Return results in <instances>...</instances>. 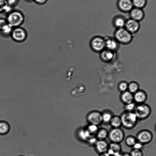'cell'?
I'll return each mask as SVG.
<instances>
[{
	"label": "cell",
	"instance_id": "obj_25",
	"mask_svg": "<svg viewBox=\"0 0 156 156\" xmlns=\"http://www.w3.org/2000/svg\"><path fill=\"white\" fill-rule=\"evenodd\" d=\"M133 7L143 9L146 6L147 0H132Z\"/></svg>",
	"mask_w": 156,
	"mask_h": 156
},
{
	"label": "cell",
	"instance_id": "obj_19",
	"mask_svg": "<svg viewBox=\"0 0 156 156\" xmlns=\"http://www.w3.org/2000/svg\"><path fill=\"white\" fill-rule=\"evenodd\" d=\"M120 99L124 105L132 102L133 101V94L128 90L121 92Z\"/></svg>",
	"mask_w": 156,
	"mask_h": 156
},
{
	"label": "cell",
	"instance_id": "obj_37",
	"mask_svg": "<svg viewBox=\"0 0 156 156\" xmlns=\"http://www.w3.org/2000/svg\"><path fill=\"white\" fill-rule=\"evenodd\" d=\"M119 156H130V155L129 153L125 152L124 153H122Z\"/></svg>",
	"mask_w": 156,
	"mask_h": 156
},
{
	"label": "cell",
	"instance_id": "obj_9",
	"mask_svg": "<svg viewBox=\"0 0 156 156\" xmlns=\"http://www.w3.org/2000/svg\"><path fill=\"white\" fill-rule=\"evenodd\" d=\"M89 124L99 126L103 123L101 112L97 111H93L89 112L87 117Z\"/></svg>",
	"mask_w": 156,
	"mask_h": 156
},
{
	"label": "cell",
	"instance_id": "obj_23",
	"mask_svg": "<svg viewBox=\"0 0 156 156\" xmlns=\"http://www.w3.org/2000/svg\"><path fill=\"white\" fill-rule=\"evenodd\" d=\"M140 89V85L137 82L132 81L128 83V90L133 94Z\"/></svg>",
	"mask_w": 156,
	"mask_h": 156
},
{
	"label": "cell",
	"instance_id": "obj_28",
	"mask_svg": "<svg viewBox=\"0 0 156 156\" xmlns=\"http://www.w3.org/2000/svg\"><path fill=\"white\" fill-rule=\"evenodd\" d=\"M98 126L90 124L86 128V129L92 136L96 135L98 129Z\"/></svg>",
	"mask_w": 156,
	"mask_h": 156
},
{
	"label": "cell",
	"instance_id": "obj_11",
	"mask_svg": "<svg viewBox=\"0 0 156 156\" xmlns=\"http://www.w3.org/2000/svg\"><path fill=\"white\" fill-rule=\"evenodd\" d=\"M116 5L119 10L123 13H129L133 7L132 0H117Z\"/></svg>",
	"mask_w": 156,
	"mask_h": 156
},
{
	"label": "cell",
	"instance_id": "obj_16",
	"mask_svg": "<svg viewBox=\"0 0 156 156\" xmlns=\"http://www.w3.org/2000/svg\"><path fill=\"white\" fill-rule=\"evenodd\" d=\"M126 19L123 16L117 15L112 20V24L115 29L124 27Z\"/></svg>",
	"mask_w": 156,
	"mask_h": 156
},
{
	"label": "cell",
	"instance_id": "obj_4",
	"mask_svg": "<svg viewBox=\"0 0 156 156\" xmlns=\"http://www.w3.org/2000/svg\"><path fill=\"white\" fill-rule=\"evenodd\" d=\"M134 112L138 120H144L150 115L151 109L148 105L144 103L136 105Z\"/></svg>",
	"mask_w": 156,
	"mask_h": 156
},
{
	"label": "cell",
	"instance_id": "obj_40",
	"mask_svg": "<svg viewBox=\"0 0 156 156\" xmlns=\"http://www.w3.org/2000/svg\"><path fill=\"white\" fill-rule=\"evenodd\" d=\"M19 156H24L22 155H19Z\"/></svg>",
	"mask_w": 156,
	"mask_h": 156
},
{
	"label": "cell",
	"instance_id": "obj_33",
	"mask_svg": "<svg viewBox=\"0 0 156 156\" xmlns=\"http://www.w3.org/2000/svg\"><path fill=\"white\" fill-rule=\"evenodd\" d=\"M6 5V0H0V13H3L5 8Z\"/></svg>",
	"mask_w": 156,
	"mask_h": 156
},
{
	"label": "cell",
	"instance_id": "obj_10",
	"mask_svg": "<svg viewBox=\"0 0 156 156\" xmlns=\"http://www.w3.org/2000/svg\"><path fill=\"white\" fill-rule=\"evenodd\" d=\"M124 28L133 35L137 33L140 28V22L130 18L127 19Z\"/></svg>",
	"mask_w": 156,
	"mask_h": 156
},
{
	"label": "cell",
	"instance_id": "obj_17",
	"mask_svg": "<svg viewBox=\"0 0 156 156\" xmlns=\"http://www.w3.org/2000/svg\"><path fill=\"white\" fill-rule=\"evenodd\" d=\"M122 150L120 144L111 142L107 152L111 156H119L122 153Z\"/></svg>",
	"mask_w": 156,
	"mask_h": 156
},
{
	"label": "cell",
	"instance_id": "obj_12",
	"mask_svg": "<svg viewBox=\"0 0 156 156\" xmlns=\"http://www.w3.org/2000/svg\"><path fill=\"white\" fill-rule=\"evenodd\" d=\"M105 48L115 52L119 47V44L114 38L109 36L104 37Z\"/></svg>",
	"mask_w": 156,
	"mask_h": 156
},
{
	"label": "cell",
	"instance_id": "obj_1",
	"mask_svg": "<svg viewBox=\"0 0 156 156\" xmlns=\"http://www.w3.org/2000/svg\"><path fill=\"white\" fill-rule=\"evenodd\" d=\"M5 19L8 23L14 28L21 26L24 22L25 17L21 11L12 9L6 15Z\"/></svg>",
	"mask_w": 156,
	"mask_h": 156
},
{
	"label": "cell",
	"instance_id": "obj_3",
	"mask_svg": "<svg viewBox=\"0 0 156 156\" xmlns=\"http://www.w3.org/2000/svg\"><path fill=\"white\" fill-rule=\"evenodd\" d=\"M122 126L127 129H131L136 125L138 119L134 112L124 111L120 116Z\"/></svg>",
	"mask_w": 156,
	"mask_h": 156
},
{
	"label": "cell",
	"instance_id": "obj_27",
	"mask_svg": "<svg viewBox=\"0 0 156 156\" xmlns=\"http://www.w3.org/2000/svg\"><path fill=\"white\" fill-rule=\"evenodd\" d=\"M12 29L13 28L8 24L0 31V32L3 36L6 37L10 36Z\"/></svg>",
	"mask_w": 156,
	"mask_h": 156
},
{
	"label": "cell",
	"instance_id": "obj_38",
	"mask_svg": "<svg viewBox=\"0 0 156 156\" xmlns=\"http://www.w3.org/2000/svg\"><path fill=\"white\" fill-rule=\"evenodd\" d=\"M99 156H111L107 152L103 154H99Z\"/></svg>",
	"mask_w": 156,
	"mask_h": 156
},
{
	"label": "cell",
	"instance_id": "obj_32",
	"mask_svg": "<svg viewBox=\"0 0 156 156\" xmlns=\"http://www.w3.org/2000/svg\"><path fill=\"white\" fill-rule=\"evenodd\" d=\"M19 0H6V3L8 5L12 8L17 5Z\"/></svg>",
	"mask_w": 156,
	"mask_h": 156
},
{
	"label": "cell",
	"instance_id": "obj_24",
	"mask_svg": "<svg viewBox=\"0 0 156 156\" xmlns=\"http://www.w3.org/2000/svg\"><path fill=\"white\" fill-rule=\"evenodd\" d=\"M101 113L103 123H109L114 115L112 113L111 111L107 110Z\"/></svg>",
	"mask_w": 156,
	"mask_h": 156
},
{
	"label": "cell",
	"instance_id": "obj_8",
	"mask_svg": "<svg viewBox=\"0 0 156 156\" xmlns=\"http://www.w3.org/2000/svg\"><path fill=\"white\" fill-rule=\"evenodd\" d=\"M136 137L138 141L144 145L150 143L153 139V136L150 131L144 129L138 132Z\"/></svg>",
	"mask_w": 156,
	"mask_h": 156
},
{
	"label": "cell",
	"instance_id": "obj_14",
	"mask_svg": "<svg viewBox=\"0 0 156 156\" xmlns=\"http://www.w3.org/2000/svg\"><path fill=\"white\" fill-rule=\"evenodd\" d=\"M129 13L130 18L139 22L143 20L145 16L143 9L135 7H133Z\"/></svg>",
	"mask_w": 156,
	"mask_h": 156
},
{
	"label": "cell",
	"instance_id": "obj_26",
	"mask_svg": "<svg viewBox=\"0 0 156 156\" xmlns=\"http://www.w3.org/2000/svg\"><path fill=\"white\" fill-rule=\"evenodd\" d=\"M137 141L136 137L132 135L128 136L126 137L125 140L126 145L132 147Z\"/></svg>",
	"mask_w": 156,
	"mask_h": 156
},
{
	"label": "cell",
	"instance_id": "obj_29",
	"mask_svg": "<svg viewBox=\"0 0 156 156\" xmlns=\"http://www.w3.org/2000/svg\"><path fill=\"white\" fill-rule=\"evenodd\" d=\"M128 85V83L126 81H121L118 84V89L121 93L127 90Z\"/></svg>",
	"mask_w": 156,
	"mask_h": 156
},
{
	"label": "cell",
	"instance_id": "obj_31",
	"mask_svg": "<svg viewBox=\"0 0 156 156\" xmlns=\"http://www.w3.org/2000/svg\"><path fill=\"white\" fill-rule=\"evenodd\" d=\"M130 156H143L142 150L133 149L129 153Z\"/></svg>",
	"mask_w": 156,
	"mask_h": 156
},
{
	"label": "cell",
	"instance_id": "obj_35",
	"mask_svg": "<svg viewBox=\"0 0 156 156\" xmlns=\"http://www.w3.org/2000/svg\"><path fill=\"white\" fill-rule=\"evenodd\" d=\"M144 145V144L137 141L132 148L133 149L142 150L143 148Z\"/></svg>",
	"mask_w": 156,
	"mask_h": 156
},
{
	"label": "cell",
	"instance_id": "obj_18",
	"mask_svg": "<svg viewBox=\"0 0 156 156\" xmlns=\"http://www.w3.org/2000/svg\"><path fill=\"white\" fill-rule=\"evenodd\" d=\"M94 146L96 151L100 154L107 152L109 144L105 140H98Z\"/></svg>",
	"mask_w": 156,
	"mask_h": 156
},
{
	"label": "cell",
	"instance_id": "obj_5",
	"mask_svg": "<svg viewBox=\"0 0 156 156\" xmlns=\"http://www.w3.org/2000/svg\"><path fill=\"white\" fill-rule=\"evenodd\" d=\"M90 45L93 51L100 53L105 48L104 37L98 35L93 37L90 40Z\"/></svg>",
	"mask_w": 156,
	"mask_h": 156
},
{
	"label": "cell",
	"instance_id": "obj_20",
	"mask_svg": "<svg viewBox=\"0 0 156 156\" xmlns=\"http://www.w3.org/2000/svg\"><path fill=\"white\" fill-rule=\"evenodd\" d=\"M11 126L9 123L5 120L0 121V135H4L10 131Z\"/></svg>",
	"mask_w": 156,
	"mask_h": 156
},
{
	"label": "cell",
	"instance_id": "obj_21",
	"mask_svg": "<svg viewBox=\"0 0 156 156\" xmlns=\"http://www.w3.org/2000/svg\"><path fill=\"white\" fill-rule=\"evenodd\" d=\"M109 123L112 128H120L122 123L120 116L114 115Z\"/></svg>",
	"mask_w": 156,
	"mask_h": 156
},
{
	"label": "cell",
	"instance_id": "obj_13",
	"mask_svg": "<svg viewBox=\"0 0 156 156\" xmlns=\"http://www.w3.org/2000/svg\"><path fill=\"white\" fill-rule=\"evenodd\" d=\"M101 59L105 63H110L113 61L116 56L115 52L105 48L100 53Z\"/></svg>",
	"mask_w": 156,
	"mask_h": 156
},
{
	"label": "cell",
	"instance_id": "obj_2",
	"mask_svg": "<svg viewBox=\"0 0 156 156\" xmlns=\"http://www.w3.org/2000/svg\"><path fill=\"white\" fill-rule=\"evenodd\" d=\"M133 35L124 27L115 29L113 37L119 44L127 45L132 41Z\"/></svg>",
	"mask_w": 156,
	"mask_h": 156
},
{
	"label": "cell",
	"instance_id": "obj_30",
	"mask_svg": "<svg viewBox=\"0 0 156 156\" xmlns=\"http://www.w3.org/2000/svg\"><path fill=\"white\" fill-rule=\"evenodd\" d=\"M136 104L134 101L124 105V108L125 111L129 112H134Z\"/></svg>",
	"mask_w": 156,
	"mask_h": 156
},
{
	"label": "cell",
	"instance_id": "obj_7",
	"mask_svg": "<svg viewBox=\"0 0 156 156\" xmlns=\"http://www.w3.org/2000/svg\"><path fill=\"white\" fill-rule=\"evenodd\" d=\"M124 137V133L120 128H112L108 131V138L111 142L120 144L123 141Z\"/></svg>",
	"mask_w": 156,
	"mask_h": 156
},
{
	"label": "cell",
	"instance_id": "obj_15",
	"mask_svg": "<svg viewBox=\"0 0 156 156\" xmlns=\"http://www.w3.org/2000/svg\"><path fill=\"white\" fill-rule=\"evenodd\" d=\"M133 101L136 104L145 103L148 98V95L144 90L140 89L133 94Z\"/></svg>",
	"mask_w": 156,
	"mask_h": 156
},
{
	"label": "cell",
	"instance_id": "obj_22",
	"mask_svg": "<svg viewBox=\"0 0 156 156\" xmlns=\"http://www.w3.org/2000/svg\"><path fill=\"white\" fill-rule=\"evenodd\" d=\"M108 131L103 128H99L95 136L98 140H105L108 138Z\"/></svg>",
	"mask_w": 156,
	"mask_h": 156
},
{
	"label": "cell",
	"instance_id": "obj_36",
	"mask_svg": "<svg viewBox=\"0 0 156 156\" xmlns=\"http://www.w3.org/2000/svg\"><path fill=\"white\" fill-rule=\"evenodd\" d=\"M48 0H33L36 3L40 5H42L45 4Z\"/></svg>",
	"mask_w": 156,
	"mask_h": 156
},
{
	"label": "cell",
	"instance_id": "obj_6",
	"mask_svg": "<svg viewBox=\"0 0 156 156\" xmlns=\"http://www.w3.org/2000/svg\"><path fill=\"white\" fill-rule=\"evenodd\" d=\"M27 36V30L20 26L13 28L10 36L14 41L20 43L25 41Z\"/></svg>",
	"mask_w": 156,
	"mask_h": 156
},
{
	"label": "cell",
	"instance_id": "obj_34",
	"mask_svg": "<svg viewBox=\"0 0 156 156\" xmlns=\"http://www.w3.org/2000/svg\"><path fill=\"white\" fill-rule=\"evenodd\" d=\"M8 24L5 18H0V31Z\"/></svg>",
	"mask_w": 156,
	"mask_h": 156
},
{
	"label": "cell",
	"instance_id": "obj_41",
	"mask_svg": "<svg viewBox=\"0 0 156 156\" xmlns=\"http://www.w3.org/2000/svg\"></svg>",
	"mask_w": 156,
	"mask_h": 156
},
{
	"label": "cell",
	"instance_id": "obj_39",
	"mask_svg": "<svg viewBox=\"0 0 156 156\" xmlns=\"http://www.w3.org/2000/svg\"><path fill=\"white\" fill-rule=\"evenodd\" d=\"M26 2H31L33 1V0H24Z\"/></svg>",
	"mask_w": 156,
	"mask_h": 156
}]
</instances>
